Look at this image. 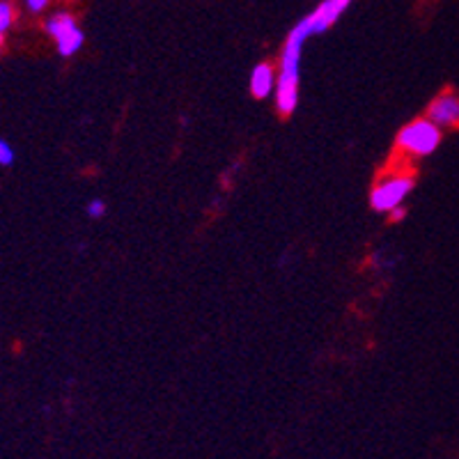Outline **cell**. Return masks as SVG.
Returning <instances> with one entry per match:
<instances>
[{
  "label": "cell",
  "instance_id": "1",
  "mask_svg": "<svg viewBox=\"0 0 459 459\" xmlns=\"http://www.w3.org/2000/svg\"><path fill=\"white\" fill-rule=\"evenodd\" d=\"M308 39H313V32H310L308 22L303 16L294 23L292 30L287 32L276 65L278 83L276 92H273V106H276L278 115H282V117L294 115L299 106V97H301V90H299L301 88V57L303 47H306Z\"/></svg>",
  "mask_w": 459,
  "mask_h": 459
},
{
  "label": "cell",
  "instance_id": "2",
  "mask_svg": "<svg viewBox=\"0 0 459 459\" xmlns=\"http://www.w3.org/2000/svg\"><path fill=\"white\" fill-rule=\"evenodd\" d=\"M441 141H444V129L434 125L425 115V117H418V120H411L409 125L402 126L395 147L402 157L425 159L441 147Z\"/></svg>",
  "mask_w": 459,
  "mask_h": 459
},
{
  "label": "cell",
  "instance_id": "3",
  "mask_svg": "<svg viewBox=\"0 0 459 459\" xmlns=\"http://www.w3.org/2000/svg\"><path fill=\"white\" fill-rule=\"evenodd\" d=\"M416 186V178L409 170L386 172L384 178L377 179L370 191V207L379 214H393L395 209L404 207Z\"/></svg>",
  "mask_w": 459,
  "mask_h": 459
},
{
  "label": "cell",
  "instance_id": "4",
  "mask_svg": "<svg viewBox=\"0 0 459 459\" xmlns=\"http://www.w3.org/2000/svg\"><path fill=\"white\" fill-rule=\"evenodd\" d=\"M44 28L53 37L57 53L63 57H74L83 48L85 32L76 22V16L69 14V12H53L47 23H44Z\"/></svg>",
  "mask_w": 459,
  "mask_h": 459
},
{
  "label": "cell",
  "instance_id": "5",
  "mask_svg": "<svg viewBox=\"0 0 459 459\" xmlns=\"http://www.w3.org/2000/svg\"><path fill=\"white\" fill-rule=\"evenodd\" d=\"M351 3H354V0H322L310 14H306V22H308L313 37L329 32L331 28L342 19L344 12L350 10Z\"/></svg>",
  "mask_w": 459,
  "mask_h": 459
},
{
  "label": "cell",
  "instance_id": "6",
  "mask_svg": "<svg viewBox=\"0 0 459 459\" xmlns=\"http://www.w3.org/2000/svg\"><path fill=\"white\" fill-rule=\"evenodd\" d=\"M428 117L438 125L441 129H457L459 126V92H441L434 97V101L428 108Z\"/></svg>",
  "mask_w": 459,
  "mask_h": 459
},
{
  "label": "cell",
  "instance_id": "7",
  "mask_svg": "<svg viewBox=\"0 0 459 459\" xmlns=\"http://www.w3.org/2000/svg\"><path fill=\"white\" fill-rule=\"evenodd\" d=\"M278 83V69L276 65L269 63H257L251 72V79H248V90H251L253 100L264 101L269 97H273Z\"/></svg>",
  "mask_w": 459,
  "mask_h": 459
},
{
  "label": "cell",
  "instance_id": "8",
  "mask_svg": "<svg viewBox=\"0 0 459 459\" xmlns=\"http://www.w3.org/2000/svg\"><path fill=\"white\" fill-rule=\"evenodd\" d=\"M12 23H14V7L7 0H0V37H5V32L10 30Z\"/></svg>",
  "mask_w": 459,
  "mask_h": 459
},
{
  "label": "cell",
  "instance_id": "9",
  "mask_svg": "<svg viewBox=\"0 0 459 459\" xmlns=\"http://www.w3.org/2000/svg\"><path fill=\"white\" fill-rule=\"evenodd\" d=\"M85 214L90 216V219H104L106 216V203L101 198H92L88 203V207H85Z\"/></svg>",
  "mask_w": 459,
  "mask_h": 459
},
{
  "label": "cell",
  "instance_id": "10",
  "mask_svg": "<svg viewBox=\"0 0 459 459\" xmlns=\"http://www.w3.org/2000/svg\"><path fill=\"white\" fill-rule=\"evenodd\" d=\"M14 159H16L14 147L0 138V166H12V163H14Z\"/></svg>",
  "mask_w": 459,
  "mask_h": 459
},
{
  "label": "cell",
  "instance_id": "11",
  "mask_svg": "<svg viewBox=\"0 0 459 459\" xmlns=\"http://www.w3.org/2000/svg\"><path fill=\"white\" fill-rule=\"evenodd\" d=\"M48 3H51V0H26V7L30 12H44L48 7Z\"/></svg>",
  "mask_w": 459,
  "mask_h": 459
},
{
  "label": "cell",
  "instance_id": "12",
  "mask_svg": "<svg viewBox=\"0 0 459 459\" xmlns=\"http://www.w3.org/2000/svg\"><path fill=\"white\" fill-rule=\"evenodd\" d=\"M0 44H3V37H0Z\"/></svg>",
  "mask_w": 459,
  "mask_h": 459
}]
</instances>
